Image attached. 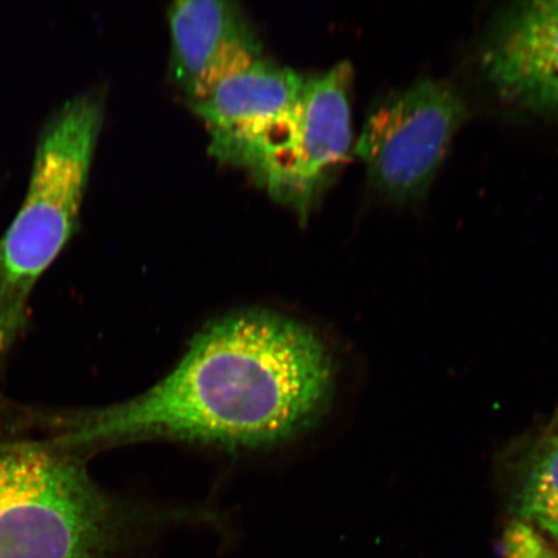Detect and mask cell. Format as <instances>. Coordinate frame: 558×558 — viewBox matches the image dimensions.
<instances>
[{"instance_id": "6da1fadb", "label": "cell", "mask_w": 558, "mask_h": 558, "mask_svg": "<svg viewBox=\"0 0 558 558\" xmlns=\"http://www.w3.org/2000/svg\"><path fill=\"white\" fill-rule=\"evenodd\" d=\"M337 374L329 343L308 324L240 311L195 335L178 366L145 393L61 417L51 444L80 458L159 438L268 449L320 421Z\"/></svg>"}, {"instance_id": "7a4b0ae2", "label": "cell", "mask_w": 558, "mask_h": 558, "mask_svg": "<svg viewBox=\"0 0 558 558\" xmlns=\"http://www.w3.org/2000/svg\"><path fill=\"white\" fill-rule=\"evenodd\" d=\"M153 518L50 442L0 446V558H110Z\"/></svg>"}, {"instance_id": "3957f363", "label": "cell", "mask_w": 558, "mask_h": 558, "mask_svg": "<svg viewBox=\"0 0 558 558\" xmlns=\"http://www.w3.org/2000/svg\"><path fill=\"white\" fill-rule=\"evenodd\" d=\"M104 94L69 99L45 124L23 206L0 239V326L15 340L35 283L72 240L105 117Z\"/></svg>"}, {"instance_id": "277c9868", "label": "cell", "mask_w": 558, "mask_h": 558, "mask_svg": "<svg viewBox=\"0 0 558 558\" xmlns=\"http://www.w3.org/2000/svg\"><path fill=\"white\" fill-rule=\"evenodd\" d=\"M466 116L463 96L444 80L422 78L381 96L353 150L368 186L393 206L422 204Z\"/></svg>"}, {"instance_id": "5b68a950", "label": "cell", "mask_w": 558, "mask_h": 558, "mask_svg": "<svg viewBox=\"0 0 558 558\" xmlns=\"http://www.w3.org/2000/svg\"><path fill=\"white\" fill-rule=\"evenodd\" d=\"M352 82L347 61L306 75L294 110L246 171L302 220L308 219L351 156Z\"/></svg>"}, {"instance_id": "8992f818", "label": "cell", "mask_w": 558, "mask_h": 558, "mask_svg": "<svg viewBox=\"0 0 558 558\" xmlns=\"http://www.w3.org/2000/svg\"><path fill=\"white\" fill-rule=\"evenodd\" d=\"M478 61L499 99L558 118V0L514 3L498 12Z\"/></svg>"}, {"instance_id": "52a82bcc", "label": "cell", "mask_w": 558, "mask_h": 558, "mask_svg": "<svg viewBox=\"0 0 558 558\" xmlns=\"http://www.w3.org/2000/svg\"><path fill=\"white\" fill-rule=\"evenodd\" d=\"M305 76L263 56L222 81L204 100L192 104L206 125L209 153L246 171L294 110Z\"/></svg>"}, {"instance_id": "ba28073f", "label": "cell", "mask_w": 558, "mask_h": 558, "mask_svg": "<svg viewBox=\"0 0 558 558\" xmlns=\"http://www.w3.org/2000/svg\"><path fill=\"white\" fill-rule=\"evenodd\" d=\"M171 78L187 104L263 58L259 33L239 3L178 0L169 9Z\"/></svg>"}, {"instance_id": "9c48e42d", "label": "cell", "mask_w": 558, "mask_h": 558, "mask_svg": "<svg viewBox=\"0 0 558 558\" xmlns=\"http://www.w3.org/2000/svg\"><path fill=\"white\" fill-rule=\"evenodd\" d=\"M514 507L520 519L539 529L558 550V437L546 439L530 453Z\"/></svg>"}, {"instance_id": "30bf717a", "label": "cell", "mask_w": 558, "mask_h": 558, "mask_svg": "<svg viewBox=\"0 0 558 558\" xmlns=\"http://www.w3.org/2000/svg\"><path fill=\"white\" fill-rule=\"evenodd\" d=\"M526 521L509 526L505 536L507 558H558L557 550L549 548L548 541Z\"/></svg>"}, {"instance_id": "8fae6325", "label": "cell", "mask_w": 558, "mask_h": 558, "mask_svg": "<svg viewBox=\"0 0 558 558\" xmlns=\"http://www.w3.org/2000/svg\"><path fill=\"white\" fill-rule=\"evenodd\" d=\"M12 341L9 337H7V333L3 330V327L0 326V365H2L4 354L7 352V349L10 348Z\"/></svg>"}, {"instance_id": "7c38bea8", "label": "cell", "mask_w": 558, "mask_h": 558, "mask_svg": "<svg viewBox=\"0 0 558 558\" xmlns=\"http://www.w3.org/2000/svg\"><path fill=\"white\" fill-rule=\"evenodd\" d=\"M557 422H558V415H557Z\"/></svg>"}]
</instances>
